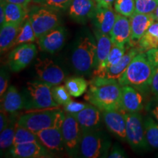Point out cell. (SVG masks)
I'll return each instance as SVG.
<instances>
[{
  "label": "cell",
  "instance_id": "6da1fadb",
  "mask_svg": "<svg viewBox=\"0 0 158 158\" xmlns=\"http://www.w3.org/2000/svg\"><path fill=\"white\" fill-rule=\"evenodd\" d=\"M89 86L84 96L86 101L102 111H122L120 106L122 86L117 80L106 76H94L90 81Z\"/></svg>",
  "mask_w": 158,
  "mask_h": 158
},
{
  "label": "cell",
  "instance_id": "7a4b0ae2",
  "mask_svg": "<svg viewBox=\"0 0 158 158\" xmlns=\"http://www.w3.org/2000/svg\"><path fill=\"white\" fill-rule=\"evenodd\" d=\"M71 64L77 74L89 76L97 66V42L95 37L84 30L75 43Z\"/></svg>",
  "mask_w": 158,
  "mask_h": 158
},
{
  "label": "cell",
  "instance_id": "3957f363",
  "mask_svg": "<svg viewBox=\"0 0 158 158\" xmlns=\"http://www.w3.org/2000/svg\"><path fill=\"white\" fill-rule=\"evenodd\" d=\"M155 67L145 52H139L133 59L123 75L118 78L120 86H131L141 92L150 89L152 78Z\"/></svg>",
  "mask_w": 158,
  "mask_h": 158
},
{
  "label": "cell",
  "instance_id": "277c9868",
  "mask_svg": "<svg viewBox=\"0 0 158 158\" xmlns=\"http://www.w3.org/2000/svg\"><path fill=\"white\" fill-rule=\"evenodd\" d=\"M64 117V111L59 108L29 110L19 116L17 124L37 133L47 128L62 127Z\"/></svg>",
  "mask_w": 158,
  "mask_h": 158
},
{
  "label": "cell",
  "instance_id": "5b68a950",
  "mask_svg": "<svg viewBox=\"0 0 158 158\" xmlns=\"http://www.w3.org/2000/svg\"><path fill=\"white\" fill-rule=\"evenodd\" d=\"M51 89L52 86L39 79L27 83L22 94L25 102L24 109L29 111L60 108L54 100Z\"/></svg>",
  "mask_w": 158,
  "mask_h": 158
},
{
  "label": "cell",
  "instance_id": "8992f818",
  "mask_svg": "<svg viewBox=\"0 0 158 158\" xmlns=\"http://www.w3.org/2000/svg\"><path fill=\"white\" fill-rule=\"evenodd\" d=\"M111 142L101 130L82 133L79 155L85 158L108 157Z\"/></svg>",
  "mask_w": 158,
  "mask_h": 158
},
{
  "label": "cell",
  "instance_id": "52a82bcc",
  "mask_svg": "<svg viewBox=\"0 0 158 158\" xmlns=\"http://www.w3.org/2000/svg\"><path fill=\"white\" fill-rule=\"evenodd\" d=\"M126 119V141L137 152L150 149L145 135L143 118L140 113H124Z\"/></svg>",
  "mask_w": 158,
  "mask_h": 158
},
{
  "label": "cell",
  "instance_id": "ba28073f",
  "mask_svg": "<svg viewBox=\"0 0 158 158\" xmlns=\"http://www.w3.org/2000/svg\"><path fill=\"white\" fill-rule=\"evenodd\" d=\"M28 17L37 40L56 28L60 23L56 11L39 5L31 6L28 11Z\"/></svg>",
  "mask_w": 158,
  "mask_h": 158
},
{
  "label": "cell",
  "instance_id": "9c48e42d",
  "mask_svg": "<svg viewBox=\"0 0 158 158\" xmlns=\"http://www.w3.org/2000/svg\"><path fill=\"white\" fill-rule=\"evenodd\" d=\"M62 133L68 155L71 157H78L82 131L75 116L65 113Z\"/></svg>",
  "mask_w": 158,
  "mask_h": 158
},
{
  "label": "cell",
  "instance_id": "30bf717a",
  "mask_svg": "<svg viewBox=\"0 0 158 158\" xmlns=\"http://www.w3.org/2000/svg\"><path fill=\"white\" fill-rule=\"evenodd\" d=\"M35 68L39 80L51 86L60 85L65 79L64 70L51 59H38Z\"/></svg>",
  "mask_w": 158,
  "mask_h": 158
},
{
  "label": "cell",
  "instance_id": "8fae6325",
  "mask_svg": "<svg viewBox=\"0 0 158 158\" xmlns=\"http://www.w3.org/2000/svg\"><path fill=\"white\" fill-rule=\"evenodd\" d=\"M37 52V46L32 43L19 45L10 53L7 61L9 68L13 72H20L32 62Z\"/></svg>",
  "mask_w": 158,
  "mask_h": 158
},
{
  "label": "cell",
  "instance_id": "7c38bea8",
  "mask_svg": "<svg viewBox=\"0 0 158 158\" xmlns=\"http://www.w3.org/2000/svg\"><path fill=\"white\" fill-rule=\"evenodd\" d=\"M73 116L76 118L82 133L101 130L103 121L102 112L93 105L89 103L86 108Z\"/></svg>",
  "mask_w": 158,
  "mask_h": 158
},
{
  "label": "cell",
  "instance_id": "4fadbf2b",
  "mask_svg": "<svg viewBox=\"0 0 158 158\" xmlns=\"http://www.w3.org/2000/svg\"><path fill=\"white\" fill-rule=\"evenodd\" d=\"M66 39V30L58 26L37 39L39 48L44 52L54 54L62 48Z\"/></svg>",
  "mask_w": 158,
  "mask_h": 158
},
{
  "label": "cell",
  "instance_id": "5bb4252c",
  "mask_svg": "<svg viewBox=\"0 0 158 158\" xmlns=\"http://www.w3.org/2000/svg\"><path fill=\"white\" fill-rule=\"evenodd\" d=\"M120 106L123 113H140L143 108L141 92L133 86H122Z\"/></svg>",
  "mask_w": 158,
  "mask_h": 158
},
{
  "label": "cell",
  "instance_id": "9a60e30c",
  "mask_svg": "<svg viewBox=\"0 0 158 158\" xmlns=\"http://www.w3.org/2000/svg\"><path fill=\"white\" fill-rule=\"evenodd\" d=\"M12 157L16 158H43L52 157V152L39 142L13 145L10 149Z\"/></svg>",
  "mask_w": 158,
  "mask_h": 158
},
{
  "label": "cell",
  "instance_id": "2e32d148",
  "mask_svg": "<svg viewBox=\"0 0 158 158\" xmlns=\"http://www.w3.org/2000/svg\"><path fill=\"white\" fill-rule=\"evenodd\" d=\"M116 19V14L112 7H105L97 4L91 21L94 29L103 34L109 35Z\"/></svg>",
  "mask_w": 158,
  "mask_h": 158
},
{
  "label": "cell",
  "instance_id": "e0dca14e",
  "mask_svg": "<svg viewBox=\"0 0 158 158\" xmlns=\"http://www.w3.org/2000/svg\"><path fill=\"white\" fill-rule=\"evenodd\" d=\"M39 141L51 152H61L65 150L62 127H54L37 133Z\"/></svg>",
  "mask_w": 158,
  "mask_h": 158
},
{
  "label": "cell",
  "instance_id": "ac0fdd59",
  "mask_svg": "<svg viewBox=\"0 0 158 158\" xmlns=\"http://www.w3.org/2000/svg\"><path fill=\"white\" fill-rule=\"evenodd\" d=\"M131 36L129 43L130 45H137L144 34L147 32L150 26L155 22L153 13L143 14L135 13L130 18Z\"/></svg>",
  "mask_w": 158,
  "mask_h": 158
},
{
  "label": "cell",
  "instance_id": "d6986e66",
  "mask_svg": "<svg viewBox=\"0 0 158 158\" xmlns=\"http://www.w3.org/2000/svg\"><path fill=\"white\" fill-rule=\"evenodd\" d=\"M102 112L103 122L108 130L121 141H126V119L124 113L119 110H105Z\"/></svg>",
  "mask_w": 158,
  "mask_h": 158
},
{
  "label": "cell",
  "instance_id": "ffe728a7",
  "mask_svg": "<svg viewBox=\"0 0 158 158\" xmlns=\"http://www.w3.org/2000/svg\"><path fill=\"white\" fill-rule=\"evenodd\" d=\"M96 5L95 0H72L68 8V15L78 23H84L91 19Z\"/></svg>",
  "mask_w": 158,
  "mask_h": 158
},
{
  "label": "cell",
  "instance_id": "44dd1931",
  "mask_svg": "<svg viewBox=\"0 0 158 158\" xmlns=\"http://www.w3.org/2000/svg\"><path fill=\"white\" fill-rule=\"evenodd\" d=\"M109 35L114 44L125 46V44L129 43L131 36L130 18L117 13L116 21Z\"/></svg>",
  "mask_w": 158,
  "mask_h": 158
},
{
  "label": "cell",
  "instance_id": "7402d4cb",
  "mask_svg": "<svg viewBox=\"0 0 158 158\" xmlns=\"http://www.w3.org/2000/svg\"><path fill=\"white\" fill-rule=\"evenodd\" d=\"M25 102L22 94L19 93L16 87L11 85L1 98V109L8 114H15L24 109Z\"/></svg>",
  "mask_w": 158,
  "mask_h": 158
},
{
  "label": "cell",
  "instance_id": "603a6c76",
  "mask_svg": "<svg viewBox=\"0 0 158 158\" xmlns=\"http://www.w3.org/2000/svg\"><path fill=\"white\" fill-rule=\"evenodd\" d=\"M94 35L97 42V66L94 70H98L106 62L113 43L109 35L103 34L98 29H94Z\"/></svg>",
  "mask_w": 158,
  "mask_h": 158
},
{
  "label": "cell",
  "instance_id": "cb8c5ba5",
  "mask_svg": "<svg viewBox=\"0 0 158 158\" xmlns=\"http://www.w3.org/2000/svg\"><path fill=\"white\" fill-rule=\"evenodd\" d=\"M21 25L5 23L0 27V51L1 54L15 46Z\"/></svg>",
  "mask_w": 158,
  "mask_h": 158
},
{
  "label": "cell",
  "instance_id": "d4e9b609",
  "mask_svg": "<svg viewBox=\"0 0 158 158\" xmlns=\"http://www.w3.org/2000/svg\"><path fill=\"white\" fill-rule=\"evenodd\" d=\"M140 51L138 49L136 48H132L124 55L123 58L122 60L118 63L117 64L114 65V66L110 67L106 69V77L109 78L116 79L118 80V78L121 77L127 67L129 66L130 63L133 60V59L137 55Z\"/></svg>",
  "mask_w": 158,
  "mask_h": 158
},
{
  "label": "cell",
  "instance_id": "484cf974",
  "mask_svg": "<svg viewBox=\"0 0 158 158\" xmlns=\"http://www.w3.org/2000/svg\"><path fill=\"white\" fill-rule=\"evenodd\" d=\"M5 23L21 25L28 15L27 7L17 4L6 2L5 4Z\"/></svg>",
  "mask_w": 158,
  "mask_h": 158
},
{
  "label": "cell",
  "instance_id": "4316f807",
  "mask_svg": "<svg viewBox=\"0 0 158 158\" xmlns=\"http://www.w3.org/2000/svg\"><path fill=\"white\" fill-rule=\"evenodd\" d=\"M140 52H147L152 48H158V22L155 21L150 26L147 32L138 43L137 47Z\"/></svg>",
  "mask_w": 158,
  "mask_h": 158
},
{
  "label": "cell",
  "instance_id": "83f0119b",
  "mask_svg": "<svg viewBox=\"0 0 158 158\" xmlns=\"http://www.w3.org/2000/svg\"><path fill=\"white\" fill-rule=\"evenodd\" d=\"M125 54V46H120V45L114 44L112 45L111 49L108 54V56L106 59V62L101 69L98 70H94L93 72L94 76H106V69L114 65L117 64L123 58L124 55Z\"/></svg>",
  "mask_w": 158,
  "mask_h": 158
},
{
  "label": "cell",
  "instance_id": "f1b7e54d",
  "mask_svg": "<svg viewBox=\"0 0 158 158\" xmlns=\"http://www.w3.org/2000/svg\"><path fill=\"white\" fill-rule=\"evenodd\" d=\"M145 135L150 149L158 150V122L151 115L143 118Z\"/></svg>",
  "mask_w": 158,
  "mask_h": 158
},
{
  "label": "cell",
  "instance_id": "f546056e",
  "mask_svg": "<svg viewBox=\"0 0 158 158\" xmlns=\"http://www.w3.org/2000/svg\"><path fill=\"white\" fill-rule=\"evenodd\" d=\"M89 83L83 77H70L65 81L64 86L73 98H78L87 92Z\"/></svg>",
  "mask_w": 158,
  "mask_h": 158
},
{
  "label": "cell",
  "instance_id": "4dcf8cb0",
  "mask_svg": "<svg viewBox=\"0 0 158 158\" xmlns=\"http://www.w3.org/2000/svg\"><path fill=\"white\" fill-rule=\"evenodd\" d=\"M36 40L37 37L35 31L27 15L20 27L19 32L15 40V45H19L23 43H31L35 42Z\"/></svg>",
  "mask_w": 158,
  "mask_h": 158
},
{
  "label": "cell",
  "instance_id": "1f68e13d",
  "mask_svg": "<svg viewBox=\"0 0 158 158\" xmlns=\"http://www.w3.org/2000/svg\"><path fill=\"white\" fill-rule=\"evenodd\" d=\"M31 142H39V143H40L36 133L17 124L16 127H15L13 145L31 143Z\"/></svg>",
  "mask_w": 158,
  "mask_h": 158
},
{
  "label": "cell",
  "instance_id": "d6a6232c",
  "mask_svg": "<svg viewBox=\"0 0 158 158\" xmlns=\"http://www.w3.org/2000/svg\"><path fill=\"white\" fill-rule=\"evenodd\" d=\"M17 122H13L8 124L5 129L1 131L0 135V149L1 151L7 149H10L13 145V140H14L15 127Z\"/></svg>",
  "mask_w": 158,
  "mask_h": 158
},
{
  "label": "cell",
  "instance_id": "836d02e7",
  "mask_svg": "<svg viewBox=\"0 0 158 158\" xmlns=\"http://www.w3.org/2000/svg\"><path fill=\"white\" fill-rule=\"evenodd\" d=\"M114 10L118 14L130 18L135 13V0H115Z\"/></svg>",
  "mask_w": 158,
  "mask_h": 158
},
{
  "label": "cell",
  "instance_id": "e575fe53",
  "mask_svg": "<svg viewBox=\"0 0 158 158\" xmlns=\"http://www.w3.org/2000/svg\"><path fill=\"white\" fill-rule=\"evenodd\" d=\"M32 2L36 5L59 12L68 10L72 0H32Z\"/></svg>",
  "mask_w": 158,
  "mask_h": 158
},
{
  "label": "cell",
  "instance_id": "d590c367",
  "mask_svg": "<svg viewBox=\"0 0 158 158\" xmlns=\"http://www.w3.org/2000/svg\"><path fill=\"white\" fill-rule=\"evenodd\" d=\"M52 95L55 102H57L60 106H64L71 100V96L69 92L65 87V86L62 85H57V86H52Z\"/></svg>",
  "mask_w": 158,
  "mask_h": 158
},
{
  "label": "cell",
  "instance_id": "8d00e7d4",
  "mask_svg": "<svg viewBox=\"0 0 158 158\" xmlns=\"http://www.w3.org/2000/svg\"><path fill=\"white\" fill-rule=\"evenodd\" d=\"M135 13L151 14L157 8L158 0H135Z\"/></svg>",
  "mask_w": 158,
  "mask_h": 158
},
{
  "label": "cell",
  "instance_id": "74e56055",
  "mask_svg": "<svg viewBox=\"0 0 158 158\" xmlns=\"http://www.w3.org/2000/svg\"><path fill=\"white\" fill-rule=\"evenodd\" d=\"M89 105V103H84V102H79L71 100L70 102H68L64 106V111L66 114L75 115V114L81 111L84 108H86Z\"/></svg>",
  "mask_w": 158,
  "mask_h": 158
},
{
  "label": "cell",
  "instance_id": "f35d334b",
  "mask_svg": "<svg viewBox=\"0 0 158 158\" xmlns=\"http://www.w3.org/2000/svg\"><path fill=\"white\" fill-rule=\"evenodd\" d=\"M10 76L7 70L5 67L1 68V74H0V96L2 97L8 88V81Z\"/></svg>",
  "mask_w": 158,
  "mask_h": 158
},
{
  "label": "cell",
  "instance_id": "ab89813d",
  "mask_svg": "<svg viewBox=\"0 0 158 158\" xmlns=\"http://www.w3.org/2000/svg\"><path fill=\"white\" fill-rule=\"evenodd\" d=\"M146 110L158 122V98L155 97L146 106Z\"/></svg>",
  "mask_w": 158,
  "mask_h": 158
},
{
  "label": "cell",
  "instance_id": "60d3db41",
  "mask_svg": "<svg viewBox=\"0 0 158 158\" xmlns=\"http://www.w3.org/2000/svg\"><path fill=\"white\" fill-rule=\"evenodd\" d=\"M149 90L154 97L158 98V66L155 68V70L152 78Z\"/></svg>",
  "mask_w": 158,
  "mask_h": 158
},
{
  "label": "cell",
  "instance_id": "b9f144b4",
  "mask_svg": "<svg viewBox=\"0 0 158 158\" xmlns=\"http://www.w3.org/2000/svg\"><path fill=\"white\" fill-rule=\"evenodd\" d=\"M109 158H124L127 157V155L124 151L118 145L114 146L111 151L108 155Z\"/></svg>",
  "mask_w": 158,
  "mask_h": 158
},
{
  "label": "cell",
  "instance_id": "7bdbcfd3",
  "mask_svg": "<svg viewBox=\"0 0 158 158\" xmlns=\"http://www.w3.org/2000/svg\"><path fill=\"white\" fill-rule=\"evenodd\" d=\"M146 54L149 59L150 62H152L154 66L157 67L158 66V48H152L150 50L147 51L145 52Z\"/></svg>",
  "mask_w": 158,
  "mask_h": 158
},
{
  "label": "cell",
  "instance_id": "ee69618b",
  "mask_svg": "<svg viewBox=\"0 0 158 158\" xmlns=\"http://www.w3.org/2000/svg\"><path fill=\"white\" fill-rule=\"evenodd\" d=\"M6 112L1 109V114H0V131H2L4 129L8 126L9 118L6 115Z\"/></svg>",
  "mask_w": 158,
  "mask_h": 158
},
{
  "label": "cell",
  "instance_id": "f6af8a7d",
  "mask_svg": "<svg viewBox=\"0 0 158 158\" xmlns=\"http://www.w3.org/2000/svg\"><path fill=\"white\" fill-rule=\"evenodd\" d=\"M5 1L2 0L0 5V27L5 23Z\"/></svg>",
  "mask_w": 158,
  "mask_h": 158
},
{
  "label": "cell",
  "instance_id": "bcb514c9",
  "mask_svg": "<svg viewBox=\"0 0 158 158\" xmlns=\"http://www.w3.org/2000/svg\"><path fill=\"white\" fill-rule=\"evenodd\" d=\"M2 1V0H1ZM3 1H5L6 2H10V3H14L17 4V5H21L23 7H28L29 4L31 2L32 0H3Z\"/></svg>",
  "mask_w": 158,
  "mask_h": 158
},
{
  "label": "cell",
  "instance_id": "7dc6e473",
  "mask_svg": "<svg viewBox=\"0 0 158 158\" xmlns=\"http://www.w3.org/2000/svg\"><path fill=\"white\" fill-rule=\"evenodd\" d=\"M98 5L105 7H112L115 0H95Z\"/></svg>",
  "mask_w": 158,
  "mask_h": 158
},
{
  "label": "cell",
  "instance_id": "c3c4849f",
  "mask_svg": "<svg viewBox=\"0 0 158 158\" xmlns=\"http://www.w3.org/2000/svg\"><path fill=\"white\" fill-rule=\"evenodd\" d=\"M153 15H154V18H155V21H157L158 22V5H157V8L155 9V10L154 11Z\"/></svg>",
  "mask_w": 158,
  "mask_h": 158
}]
</instances>
